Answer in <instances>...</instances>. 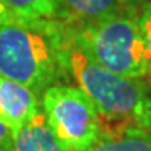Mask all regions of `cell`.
I'll return each instance as SVG.
<instances>
[{"label": "cell", "instance_id": "obj_5", "mask_svg": "<svg viewBox=\"0 0 151 151\" xmlns=\"http://www.w3.org/2000/svg\"><path fill=\"white\" fill-rule=\"evenodd\" d=\"M40 111L39 97L32 90L0 74V120L12 133Z\"/></svg>", "mask_w": 151, "mask_h": 151}, {"label": "cell", "instance_id": "obj_10", "mask_svg": "<svg viewBox=\"0 0 151 151\" xmlns=\"http://www.w3.org/2000/svg\"><path fill=\"white\" fill-rule=\"evenodd\" d=\"M139 23L143 34L145 42V52H147V63H148V76L147 82L151 85V2H148L139 12Z\"/></svg>", "mask_w": 151, "mask_h": 151}, {"label": "cell", "instance_id": "obj_6", "mask_svg": "<svg viewBox=\"0 0 151 151\" xmlns=\"http://www.w3.org/2000/svg\"><path fill=\"white\" fill-rule=\"evenodd\" d=\"M56 19L66 25H83L128 12H137L122 0H56Z\"/></svg>", "mask_w": 151, "mask_h": 151}, {"label": "cell", "instance_id": "obj_3", "mask_svg": "<svg viewBox=\"0 0 151 151\" xmlns=\"http://www.w3.org/2000/svg\"><path fill=\"white\" fill-rule=\"evenodd\" d=\"M66 70L68 76L94 104L102 127L136 123L139 108L150 91V83L145 79H131L109 71L71 42L66 50Z\"/></svg>", "mask_w": 151, "mask_h": 151}, {"label": "cell", "instance_id": "obj_9", "mask_svg": "<svg viewBox=\"0 0 151 151\" xmlns=\"http://www.w3.org/2000/svg\"><path fill=\"white\" fill-rule=\"evenodd\" d=\"M12 17L19 19H56V0H2Z\"/></svg>", "mask_w": 151, "mask_h": 151}, {"label": "cell", "instance_id": "obj_2", "mask_svg": "<svg viewBox=\"0 0 151 151\" xmlns=\"http://www.w3.org/2000/svg\"><path fill=\"white\" fill-rule=\"evenodd\" d=\"M65 25L70 42L106 70L131 79H147L148 63L139 12L83 25Z\"/></svg>", "mask_w": 151, "mask_h": 151}, {"label": "cell", "instance_id": "obj_15", "mask_svg": "<svg viewBox=\"0 0 151 151\" xmlns=\"http://www.w3.org/2000/svg\"><path fill=\"white\" fill-rule=\"evenodd\" d=\"M0 151H12L11 147H6V145H0Z\"/></svg>", "mask_w": 151, "mask_h": 151}, {"label": "cell", "instance_id": "obj_4", "mask_svg": "<svg viewBox=\"0 0 151 151\" xmlns=\"http://www.w3.org/2000/svg\"><path fill=\"white\" fill-rule=\"evenodd\" d=\"M46 122L68 151H90L100 137L102 120L79 86L56 83L40 94Z\"/></svg>", "mask_w": 151, "mask_h": 151}, {"label": "cell", "instance_id": "obj_1", "mask_svg": "<svg viewBox=\"0 0 151 151\" xmlns=\"http://www.w3.org/2000/svg\"><path fill=\"white\" fill-rule=\"evenodd\" d=\"M68 34L57 19L12 17L0 26V74L42 94L70 77Z\"/></svg>", "mask_w": 151, "mask_h": 151}, {"label": "cell", "instance_id": "obj_8", "mask_svg": "<svg viewBox=\"0 0 151 151\" xmlns=\"http://www.w3.org/2000/svg\"><path fill=\"white\" fill-rule=\"evenodd\" d=\"M12 151H68L52 133L43 111H39L12 133Z\"/></svg>", "mask_w": 151, "mask_h": 151}, {"label": "cell", "instance_id": "obj_12", "mask_svg": "<svg viewBox=\"0 0 151 151\" xmlns=\"http://www.w3.org/2000/svg\"><path fill=\"white\" fill-rule=\"evenodd\" d=\"M11 140H12V129L5 122L0 120V145L11 147Z\"/></svg>", "mask_w": 151, "mask_h": 151}, {"label": "cell", "instance_id": "obj_7", "mask_svg": "<svg viewBox=\"0 0 151 151\" xmlns=\"http://www.w3.org/2000/svg\"><path fill=\"white\" fill-rule=\"evenodd\" d=\"M90 151H151V133L134 122L102 127L99 140Z\"/></svg>", "mask_w": 151, "mask_h": 151}, {"label": "cell", "instance_id": "obj_11", "mask_svg": "<svg viewBox=\"0 0 151 151\" xmlns=\"http://www.w3.org/2000/svg\"><path fill=\"white\" fill-rule=\"evenodd\" d=\"M136 123L151 133V85H150V91L147 94V97L142 102L139 113L136 116Z\"/></svg>", "mask_w": 151, "mask_h": 151}, {"label": "cell", "instance_id": "obj_13", "mask_svg": "<svg viewBox=\"0 0 151 151\" xmlns=\"http://www.w3.org/2000/svg\"><path fill=\"white\" fill-rule=\"evenodd\" d=\"M123 3H125L127 6H129L131 9L137 11V12H140V9L145 6L148 2H151V0H122Z\"/></svg>", "mask_w": 151, "mask_h": 151}, {"label": "cell", "instance_id": "obj_14", "mask_svg": "<svg viewBox=\"0 0 151 151\" xmlns=\"http://www.w3.org/2000/svg\"><path fill=\"white\" fill-rule=\"evenodd\" d=\"M9 20H12V16H11V12L8 11V8L5 6V3L0 0V26L5 25V23H8Z\"/></svg>", "mask_w": 151, "mask_h": 151}]
</instances>
